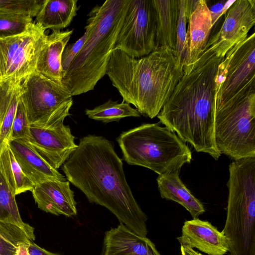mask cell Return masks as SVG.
Wrapping results in <instances>:
<instances>
[{
    "mask_svg": "<svg viewBox=\"0 0 255 255\" xmlns=\"http://www.w3.org/2000/svg\"><path fill=\"white\" fill-rule=\"evenodd\" d=\"M186 31L187 56L186 64L196 61L205 50L213 27L209 8L205 0L199 2L188 18Z\"/></svg>",
    "mask_w": 255,
    "mask_h": 255,
    "instance_id": "18",
    "label": "cell"
},
{
    "mask_svg": "<svg viewBox=\"0 0 255 255\" xmlns=\"http://www.w3.org/2000/svg\"><path fill=\"white\" fill-rule=\"evenodd\" d=\"M229 190L227 217L223 230L231 255H255V184L236 178Z\"/></svg>",
    "mask_w": 255,
    "mask_h": 255,
    "instance_id": "6",
    "label": "cell"
},
{
    "mask_svg": "<svg viewBox=\"0 0 255 255\" xmlns=\"http://www.w3.org/2000/svg\"><path fill=\"white\" fill-rule=\"evenodd\" d=\"M66 179L89 201L105 207L130 230L146 237L147 216L135 199L123 163L112 143L102 136L88 134L63 164Z\"/></svg>",
    "mask_w": 255,
    "mask_h": 255,
    "instance_id": "1",
    "label": "cell"
},
{
    "mask_svg": "<svg viewBox=\"0 0 255 255\" xmlns=\"http://www.w3.org/2000/svg\"><path fill=\"white\" fill-rule=\"evenodd\" d=\"M21 92L13 99L0 126V149L4 144L9 141L11 130L19 101Z\"/></svg>",
    "mask_w": 255,
    "mask_h": 255,
    "instance_id": "30",
    "label": "cell"
},
{
    "mask_svg": "<svg viewBox=\"0 0 255 255\" xmlns=\"http://www.w3.org/2000/svg\"><path fill=\"white\" fill-rule=\"evenodd\" d=\"M224 58L206 46L196 61L185 64L182 78L157 116L183 141L216 160L221 156L214 133L216 86Z\"/></svg>",
    "mask_w": 255,
    "mask_h": 255,
    "instance_id": "2",
    "label": "cell"
},
{
    "mask_svg": "<svg viewBox=\"0 0 255 255\" xmlns=\"http://www.w3.org/2000/svg\"><path fill=\"white\" fill-rule=\"evenodd\" d=\"M180 14L176 33V54L179 63L184 67L186 62L187 46L186 44V24L188 22L186 17L184 0H180Z\"/></svg>",
    "mask_w": 255,
    "mask_h": 255,
    "instance_id": "27",
    "label": "cell"
},
{
    "mask_svg": "<svg viewBox=\"0 0 255 255\" xmlns=\"http://www.w3.org/2000/svg\"><path fill=\"white\" fill-rule=\"evenodd\" d=\"M29 125L25 109L20 98L16 109L9 141L15 139L26 140L29 135Z\"/></svg>",
    "mask_w": 255,
    "mask_h": 255,
    "instance_id": "29",
    "label": "cell"
},
{
    "mask_svg": "<svg viewBox=\"0 0 255 255\" xmlns=\"http://www.w3.org/2000/svg\"><path fill=\"white\" fill-rule=\"evenodd\" d=\"M117 141L128 164L147 168L158 175L180 170L192 160L186 143L158 124H144L123 131Z\"/></svg>",
    "mask_w": 255,
    "mask_h": 255,
    "instance_id": "4",
    "label": "cell"
},
{
    "mask_svg": "<svg viewBox=\"0 0 255 255\" xmlns=\"http://www.w3.org/2000/svg\"><path fill=\"white\" fill-rule=\"evenodd\" d=\"M28 250L30 255H60L46 250L32 241H30L28 244Z\"/></svg>",
    "mask_w": 255,
    "mask_h": 255,
    "instance_id": "33",
    "label": "cell"
},
{
    "mask_svg": "<svg viewBox=\"0 0 255 255\" xmlns=\"http://www.w3.org/2000/svg\"><path fill=\"white\" fill-rule=\"evenodd\" d=\"M77 0H44L35 16L36 23L45 30L61 31L77 14Z\"/></svg>",
    "mask_w": 255,
    "mask_h": 255,
    "instance_id": "21",
    "label": "cell"
},
{
    "mask_svg": "<svg viewBox=\"0 0 255 255\" xmlns=\"http://www.w3.org/2000/svg\"><path fill=\"white\" fill-rule=\"evenodd\" d=\"M21 100L30 124L47 126L70 115L72 96L63 84L35 71L22 83Z\"/></svg>",
    "mask_w": 255,
    "mask_h": 255,
    "instance_id": "7",
    "label": "cell"
},
{
    "mask_svg": "<svg viewBox=\"0 0 255 255\" xmlns=\"http://www.w3.org/2000/svg\"><path fill=\"white\" fill-rule=\"evenodd\" d=\"M214 133L221 154L234 160L255 157V79L216 106Z\"/></svg>",
    "mask_w": 255,
    "mask_h": 255,
    "instance_id": "5",
    "label": "cell"
},
{
    "mask_svg": "<svg viewBox=\"0 0 255 255\" xmlns=\"http://www.w3.org/2000/svg\"><path fill=\"white\" fill-rule=\"evenodd\" d=\"M73 32V29L55 31L47 35L37 59L36 71L55 82L62 84V54Z\"/></svg>",
    "mask_w": 255,
    "mask_h": 255,
    "instance_id": "17",
    "label": "cell"
},
{
    "mask_svg": "<svg viewBox=\"0 0 255 255\" xmlns=\"http://www.w3.org/2000/svg\"><path fill=\"white\" fill-rule=\"evenodd\" d=\"M104 255H161L155 245L121 223L105 233Z\"/></svg>",
    "mask_w": 255,
    "mask_h": 255,
    "instance_id": "15",
    "label": "cell"
},
{
    "mask_svg": "<svg viewBox=\"0 0 255 255\" xmlns=\"http://www.w3.org/2000/svg\"><path fill=\"white\" fill-rule=\"evenodd\" d=\"M30 241L19 244L14 255H30L28 250V244Z\"/></svg>",
    "mask_w": 255,
    "mask_h": 255,
    "instance_id": "36",
    "label": "cell"
},
{
    "mask_svg": "<svg viewBox=\"0 0 255 255\" xmlns=\"http://www.w3.org/2000/svg\"><path fill=\"white\" fill-rule=\"evenodd\" d=\"M26 141L52 167L58 170L78 146L64 121L47 126L30 124Z\"/></svg>",
    "mask_w": 255,
    "mask_h": 255,
    "instance_id": "11",
    "label": "cell"
},
{
    "mask_svg": "<svg viewBox=\"0 0 255 255\" xmlns=\"http://www.w3.org/2000/svg\"><path fill=\"white\" fill-rule=\"evenodd\" d=\"M38 208L54 215H77L74 193L67 180H48L35 185L31 191Z\"/></svg>",
    "mask_w": 255,
    "mask_h": 255,
    "instance_id": "13",
    "label": "cell"
},
{
    "mask_svg": "<svg viewBox=\"0 0 255 255\" xmlns=\"http://www.w3.org/2000/svg\"><path fill=\"white\" fill-rule=\"evenodd\" d=\"M85 31L84 34L75 43L66 46L63 51L61 58V66L63 77H64L73 59L83 46L87 37Z\"/></svg>",
    "mask_w": 255,
    "mask_h": 255,
    "instance_id": "31",
    "label": "cell"
},
{
    "mask_svg": "<svg viewBox=\"0 0 255 255\" xmlns=\"http://www.w3.org/2000/svg\"><path fill=\"white\" fill-rule=\"evenodd\" d=\"M43 2L44 0H0V11L25 12L34 17Z\"/></svg>",
    "mask_w": 255,
    "mask_h": 255,
    "instance_id": "28",
    "label": "cell"
},
{
    "mask_svg": "<svg viewBox=\"0 0 255 255\" xmlns=\"http://www.w3.org/2000/svg\"><path fill=\"white\" fill-rule=\"evenodd\" d=\"M30 14L16 11H0V39L23 33L35 24Z\"/></svg>",
    "mask_w": 255,
    "mask_h": 255,
    "instance_id": "25",
    "label": "cell"
},
{
    "mask_svg": "<svg viewBox=\"0 0 255 255\" xmlns=\"http://www.w3.org/2000/svg\"><path fill=\"white\" fill-rule=\"evenodd\" d=\"M15 197L0 173V222L18 226L35 239L34 228L22 220Z\"/></svg>",
    "mask_w": 255,
    "mask_h": 255,
    "instance_id": "23",
    "label": "cell"
},
{
    "mask_svg": "<svg viewBox=\"0 0 255 255\" xmlns=\"http://www.w3.org/2000/svg\"><path fill=\"white\" fill-rule=\"evenodd\" d=\"M255 33L238 42L219 64L216 106L233 97L251 80L255 79Z\"/></svg>",
    "mask_w": 255,
    "mask_h": 255,
    "instance_id": "10",
    "label": "cell"
},
{
    "mask_svg": "<svg viewBox=\"0 0 255 255\" xmlns=\"http://www.w3.org/2000/svg\"><path fill=\"white\" fill-rule=\"evenodd\" d=\"M179 171L158 175L156 181L160 196L178 203L189 212L193 219L198 218L205 212L204 207L182 182Z\"/></svg>",
    "mask_w": 255,
    "mask_h": 255,
    "instance_id": "20",
    "label": "cell"
},
{
    "mask_svg": "<svg viewBox=\"0 0 255 255\" xmlns=\"http://www.w3.org/2000/svg\"><path fill=\"white\" fill-rule=\"evenodd\" d=\"M228 2V0H222L216 2L215 1L211 4L206 2L210 11L213 26L218 18L228 8V7H226Z\"/></svg>",
    "mask_w": 255,
    "mask_h": 255,
    "instance_id": "32",
    "label": "cell"
},
{
    "mask_svg": "<svg viewBox=\"0 0 255 255\" xmlns=\"http://www.w3.org/2000/svg\"><path fill=\"white\" fill-rule=\"evenodd\" d=\"M156 12L155 49L166 47L175 50L180 14V0H152Z\"/></svg>",
    "mask_w": 255,
    "mask_h": 255,
    "instance_id": "19",
    "label": "cell"
},
{
    "mask_svg": "<svg viewBox=\"0 0 255 255\" xmlns=\"http://www.w3.org/2000/svg\"><path fill=\"white\" fill-rule=\"evenodd\" d=\"M45 31L35 22L23 33L0 39V78H11L23 82L35 71L47 38Z\"/></svg>",
    "mask_w": 255,
    "mask_h": 255,
    "instance_id": "9",
    "label": "cell"
},
{
    "mask_svg": "<svg viewBox=\"0 0 255 255\" xmlns=\"http://www.w3.org/2000/svg\"><path fill=\"white\" fill-rule=\"evenodd\" d=\"M180 251L182 255H203L188 246L181 245Z\"/></svg>",
    "mask_w": 255,
    "mask_h": 255,
    "instance_id": "35",
    "label": "cell"
},
{
    "mask_svg": "<svg viewBox=\"0 0 255 255\" xmlns=\"http://www.w3.org/2000/svg\"><path fill=\"white\" fill-rule=\"evenodd\" d=\"M177 240L180 245L196 248L208 255H224L229 251L228 241L224 232L209 222L198 218L184 223L181 236Z\"/></svg>",
    "mask_w": 255,
    "mask_h": 255,
    "instance_id": "14",
    "label": "cell"
},
{
    "mask_svg": "<svg viewBox=\"0 0 255 255\" xmlns=\"http://www.w3.org/2000/svg\"><path fill=\"white\" fill-rule=\"evenodd\" d=\"M255 24V0H235L227 11L220 29L209 39L206 46H211L218 56L224 58L232 47L248 36Z\"/></svg>",
    "mask_w": 255,
    "mask_h": 255,
    "instance_id": "12",
    "label": "cell"
},
{
    "mask_svg": "<svg viewBox=\"0 0 255 255\" xmlns=\"http://www.w3.org/2000/svg\"><path fill=\"white\" fill-rule=\"evenodd\" d=\"M35 239L16 225L0 222V255H14L19 244Z\"/></svg>",
    "mask_w": 255,
    "mask_h": 255,
    "instance_id": "26",
    "label": "cell"
},
{
    "mask_svg": "<svg viewBox=\"0 0 255 255\" xmlns=\"http://www.w3.org/2000/svg\"><path fill=\"white\" fill-rule=\"evenodd\" d=\"M128 2L107 0L88 14L86 41L62 80L72 96L93 90L106 74Z\"/></svg>",
    "mask_w": 255,
    "mask_h": 255,
    "instance_id": "3",
    "label": "cell"
},
{
    "mask_svg": "<svg viewBox=\"0 0 255 255\" xmlns=\"http://www.w3.org/2000/svg\"><path fill=\"white\" fill-rule=\"evenodd\" d=\"M199 0H184V12L186 17L188 18L196 8Z\"/></svg>",
    "mask_w": 255,
    "mask_h": 255,
    "instance_id": "34",
    "label": "cell"
},
{
    "mask_svg": "<svg viewBox=\"0 0 255 255\" xmlns=\"http://www.w3.org/2000/svg\"><path fill=\"white\" fill-rule=\"evenodd\" d=\"M85 114L89 118L105 124L118 122L127 117L138 118L141 116L137 109L131 107L130 104L124 101H113L111 99L93 109H86Z\"/></svg>",
    "mask_w": 255,
    "mask_h": 255,
    "instance_id": "24",
    "label": "cell"
},
{
    "mask_svg": "<svg viewBox=\"0 0 255 255\" xmlns=\"http://www.w3.org/2000/svg\"><path fill=\"white\" fill-rule=\"evenodd\" d=\"M100 255H104L103 251L102 252V254Z\"/></svg>",
    "mask_w": 255,
    "mask_h": 255,
    "instance_id": "37",
    "label": "cell"
},
{
    "mask_svg": "<svg viewBox=\"0 0 255 255\" xmlns=\"http://www.w3.org/2000/svg\"><path fill=\"white\" fill-rule=\"evenodd\" d=\"M9 143L21 170L34 185L48 180H67L24 140L15 139Z\"/></svg>",
    "mask_w": 255,
    "mask_h": 255,
    "instance_id": "16",
    "label": "cell"
},
{
    "mask_svg": "<svg viewBox=\"0 0 255 255\" xmlns=\"http://www.w3.org/2000/svg\"><path fill=\"white\" fill-rule=\"evenodd\" d=\"M156 12L152 0H128L114 49L134 58L155 49Z\"/></svg>",
    "mask_w": 255,
    "mask_h": 255,
    "instance_id": "8",
    "label": "cell"
},
{
    "mask_svg": "<svg viewBox=\"0 0 255 255\" xmlns=\"http://www.w3.org/2000/svg\"><path fill=\"white\" fill-rule=\"evenodd\" d=\"M0 173L15 196L31 191L35 186L21 170L9 142L0 149Z\"/></svg>",
    "mask_w": 255,
    "mask_h": 255,
    "instance_id": "22",
    "label": "cell"
}]
</instances>
